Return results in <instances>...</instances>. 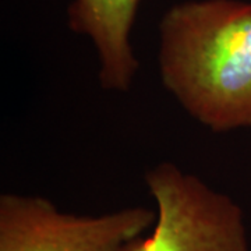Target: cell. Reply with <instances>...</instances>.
I'll list each match as a JSON object with an SVG mask.
<instances>
[{"label": "cell", "instance_id": "obj_1", "mask_svg": "<svg viewBox=\"0 0 251 251\" xmlns=\"http://www.w3.org/2000/svg\"><path fill=\"white\" fill-rule=\"evenodd\" d=\"M163 85L215 133L251 127V3L194 0L159 24Z\"/></svg>", "mask_w": 251, "mask_h": 251}, {"label": "cell", "instance_id": "obj_2", "mask_svg": "<svg viewBox=\"0 0 251 251\" xmlns=\"http://www.w3.org/2000/svg\"><path fill=\"white\" fill-rule=\"evenodd\" d=\"M156 221L127 251H249L244 216L226 194L163 162L145 176Z\"/></svg>", "mask_w": 251, "mask_h": 251}, {"label": "cell", "instance_id": "obj_3", "mask_svg": "<svg viewBox=\"0 0 251 251\" xmlns=\"http://www.w3.org/2000/svg\"><path fill=\"white\" fill-rule=\"evenodd\" d=\"M155 221L156 209L145 206L74 215L46 198L1 194L0 251H127Z\"/></svg>", "mask_w": 251, "mask_h": 251}, {"label": "cell", "instance_id": "obj_4", "mask_svg": "<svg viewBox=\"0 0 251 251\" xmlns=\"http://www.w3.org/2000/svg\"><path fill=\"white\" fill-rule=\"evenodd\" d=\"M141 0H73L69 27L90 36L100 60L103 88L127 91L138 69L130 32Z\"/></svg>", "mask_w": 251, "mask_h": 251}]
</instances>
